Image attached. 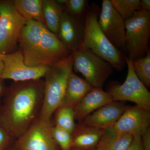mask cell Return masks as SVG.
Returning <instances> with one entry per match:
<instances>
[{
    "mask_svg": "<svg viewBox=\"0 0 150 150\" xmlns=\"http://www.w3.org/2000/svg\"><path fill=\"white\" fill-rule=\"evenodd\" d=\"M4 70L0 79L12 80L14 82L37 80L44 78L48 67H29L25 64L20 49L2 55Z\"/></svg>",
    "mask_w": 150,
    "mask_h": 150,
    "instance_id": "cell-10",
    "label": "cell"
},
{
    "mask_svg": "<svg viewBox=\"0 0 150 150\" xmlns=\"http://www.w3.org/2000/svg\"><path fill=\"white\" fill-rule=\"evenodd\" d=\"M7 87L5 84L4 80H0V107L1 105L3 97L4 96Z\"/></svg>",
    "mask_w": 150,
    "mask_h": 150,
    "instance_id": "cell-31",
    "label": "cell"
},
{
    "mask_svg": "<svg viewBox=\"0 0 150 150\" xmlns=\"http://www.w3.org/2000/svg\"><path fill=\"white\" fill-rule=\"evenodd\" d=\"M72 53L73 69L75 71L81 74L93 87L102 88L112 74V66L83 45Z\"/></svg>",
    "mask_w": 150,
    "mask_h": 150,
    "instance_id": "cell-4",
    "label": "cell"
},
{
    "mask_svg": "<svg viewBox=\"0 0 150 150\" xmlns=\"http://www.w3.org/2000/svg\"><path fill=\"white\" fill-rule=\"evenodd\" d=\"M100 8L93 3L85 17L84 37L83 45L120 71L126 65L123 52L112 45L100 27L98 18Z\"/></svg>",
    "mask_w": 150,
    "mask_h": 150,
    "instance_id": "cell-2",
    "label": "cell"
},
{
    "mask_svg": "<svg viewBox=\"0 0 150 150\" xmlns=\"http://www.w3.org/2000/svg\"><path fill=\"white\" fill-rule=\"evenodd\" d=\"M71 54L57 35L49 31L44 25L38 52V67H51Z\"/></svg>",
    "mask_w": 150,
    "mask_h": 150,
    "instance_id": "cell-13",
    "label": "cell"
},
{
    "mask_svg": "<svg viewBox=\"0 0 150 150\" xmlns=\"http://www.w3.org/2000/svg\"><path fill=\"white\" fill-rule=\"evenodd\" d=\"M52 137L56 144L59 145L62 150H71L72 145L71 134L54 125L51 128Z\"/></svg>",
    "mask_w": 150,
    "mask_h": 150,
    "instance_id": "cell-26",
    "label": "cell"
},
{
    "mask_svg": "<svg viewBox=\"0 0 150 150\" xmlns=\"http://www.w3.org/2000/svg\"><path fill=\"white\" fill-rule=\"evenodd\" d=\"M54 115L55 124L53 125L72 134L76 126L74 108L68 105H62L56 109Z\"/></svg>",
    "mask_w": 150,
    "mask_h": 150,
    "instance_id": "cell-22",
    "label": "cell"
},
{
    "mask_svg": "<svg viewBox=\"0 0 150 150\" xmlns=\"http://www.w3.org/2000/svg\"><path fill=\"white\" fill-rule=\"evenodd\" d=\"M104 130L84 125L76 126L71 134V148L81 150L93 149L102 137Z\"/></svg>",
    "mask_w": 150,
    "mask_h": 150,
    "instance_id": "cell-18",
    "label": "cell"
},
{
    "mask_svg": "<svg viewBox=\"0 0 150 150\" xmlns=\"http://www.w3.org/2000/svg\"><path fill=\"white\" fill-rule=\"evenodd\" d=\"M44 23L34 20L27 21L18 39L25 64L29 67H38V55Z\"/></svg>",
    "mask_w": 150,
    "mask_h": 150,
    "instance_id": "cell-11",
    "label": "cell"
},
{
    "mask_svg": "<svg viewBox=\"0 0 150 150\" xmlns=\"http://www.w3.org/2000/svg\"><path fill=\"white\" fill-rule=\"evenodd\" d=\"M141 138L144 150H150V128L141 136Z\"/></svg>",
    "mask_w": 150,
    "mask_h": 150,
    "instance_id": "cell-28",
    "label": "cell"
},
{
    "mask_svg": "<svg viewBox=\"0 0 150 150\" xmlns=\"http://www.w3.org/2000/svg\"><path fill=\"white\" fill-rule=\"evenodd\" d=\"M27 21L14 6L13 1L0 0V54L12 53Z\"/></svg>",
    "mask_w": 150,
    "mask_h": 150,
    "instance_id": "cell-7",
    "label": "cell"
},
{
    "mask_svg": "<svg viewBox=\"0 0 150 150\" xmlns=\"http://www.w3.org/2000/svg\"><path fill=\"white\" fill-rule=\"evenodd\" d=\"M73 53L67 58L48 67L44 78L43 103L39 118L51 121L58 108L62 105L68 77L72 71Z\"/></svg>",
    "mask_w": 150,
    "mask_h": 150,
    "instance_id": "cell-3",
    "label": "cell"
},
{
    "mask_svg": "<svg viewBox=\"0 0 150 150\" xmlns=\"http://www.w3.org/2000/svg\"><path fill=\"white\" fill-rule=\"evenodd\" d=\"M134 137L118 133L111 127L104 129L97 145L96 150H126L131 145Z\"/></svg>",
    "mask_w": 150,
    "mask_h": 150,
    "instance_id": "cell-19",
    "label": "cell"
},
{
    "mask_svg": "<svg viewBox=\"0 0 150 150\" xmlns=\"http://www.w3.org/2000/svg\"><path fill=\"white\" fill-rule=\"evenodd\" d=\"M101 5L98 18L100 29L113 46L126 52L125 20L115 10L110 0H103Z\"/></svg>",
    "mask_w": 150,
    "mask_h": 150,
    "instance_id": "cell-9",
    "label": "cell"
},
{
    "mask_svg": "<svg viewBox=\"0 0 150 150\" xmlns=\"http://www.w3.org/2000/svg\"><path fill=\"white\" fill-rule=\"evenodd\" d=\"M150 110L137 105L126 106L118 121L112 126L118 133L133 137L142 136L150 128Z\"/></svg>",
    "mask_w": 150,
    "mask_h": 150,
    "instance_id": "cell-12",
    "label": "cell"
},
{
    "mask_svg": "<svg viewBox=\"0 0 150 150\" xmlns=\"http://www.w3.org/2000/svg\"><path fill=\"white\" fill-rule=\"evenodd\" d=\"M115 10L123 19H129L140 10V0H110Z\"/></svg>",
    "mask_w": 150,
    "mask_h": 150,
    "instance_id": "cell-24",
    "label": "cell"
},
{
    "mask_svg": "<svg viewBox=\"0 0 150 150\" xmlns=\"http://www.w3.org/2000/svg\"><path fill=\"white\" fill-rule=\"evenodd\" d=\"M84 19L72 16L64 10L62 14L57 36L71 53L83 45Z\"/></svg>",
    "mask_w": 150,
    "mask_h": 150,
    "instance_id": "cell-14",
    "label": "cell"
},
{
    "mask_svg": "<svg viewBox=\"0 0 150 150\" xmlns=\"http://www.w3.org/2000/svg\"><path fill=\"white\" fill-rule=\"evenodd\" d=\"M15 139L5 129L0 126V150H6Z\"/></svg>",
    "mask_w": 150,
    "mask_h": 150,
    "instance_id": "cell-27",
    "label": "cell"
},
{
    "mask_svg": "<svg viewBox=\"0 0 150 150\" xmlns=\"http://www.w3.org/2000/svg\"><path fill=\"white\" fill-rule=\"evenodd\" d=\"M89 7L87 0H67L63 7L72 16L84 18Z\"/></svg>",
    "mask_w": 150,
    "mask_h": 150,
    "instance_id": "cell-25",
    "label": "cell"
},
{
    "mask_svg": "<svg viewBox=\"0 0 150 150\" xmlns=\"http://www.w3.org/2000/svg\"><path fill=\"white\" fill-rule=\"evenodd\" d=\"M93 88V87L86 81L72 71L67 79L62 105L74 108Z\"/></svg>",
    "mask_w": 150,
    "mask_h": 150,
    "instance_id": "cell-17",
    "label": "cell"
},
{
    "mask_svg": "<svg viewBox=\"0 0 150 150\" xmlns=\"http://www.w3.org/2000/svg\"><path fill=\"white\" fill-rule=\"evenodd\" d=\"M73 150H96V149H93L91 150H81V149H74Z\"/></svg>",
    "mask_w": 150,
    "mask_h": 150,
    "instance_id": "cell-34",
    "label": "cell"
},
{
    "mask_svg": "<svg viewBox=\"0 0 150 150\" xmlns=\"http://www.w3.org/2000/svg\"><path fill=\"white\" fill-rule=\"evenodd\" d=\"M6 150H16L15 149L14 147L13 146L11 148L8 147L7 149Z\"/></svg>",
    "mask_w": 150,
    "mask_h": 150,
    "instance_id": "cell-33",
    "label": "cell"
},
{
    "mask_svg": "<svg viewBox=\"0 0 150 150\" xmlns=\"http://www.w3.org/2000/svg\"><path fill=\"white\" fill-rule=\"evenodd\" d=\"M126 107L122 102L112 101L100 108L81 122L86 126L104 130L114 126Z\"/></svg>",
    "mask_w": 150,
    "mask_h": 150,
    "instance_id": "cell-15",
    "label": "cell"
},
{
    "mask_svg": "<svg viewBox=\"0 0 150 150\" xmlns=\"http://www.w3.org/2000/svg\"><path fill=\"white\" fill-rule=\"evenodd\" d=\"M2 55L0 54V78L2 74L3 70H4V63H3L2 59ZM1 80V79H0Z\"/></svg>",
    "mask_w": 150,
    "mask_h": 150,
    "instance_id": "cell-32",
    "label": "cell"
},
{
    "mask_svg": "<svg viewBox=\"0 0 150 150\" xmlns=\"http://www.w3.org/2000/svg\"><path fill=\"white\" fill-rule=\"evenodd\" d=\"M52 121L38 117L13 145L16 150H57L51 133Z\"/></svg>",
    "mask_w": 150,
    "mask_h": 150,
    "instance_id": "cell-8",
    "label": "cell"
},
{
    "mask_svg": "<svg viewBox=\"0 0 150 150\" xmlns=\"http://www.w3.org/2000/svg\"><path fill=\"white\" fill-rule=\"evenodd\" d=\"M128 73L123 83L111 84L107 91L112 101H129L144 109L150 110V93L134 71L132 60L126 56Z\"/></svg>",
    "mask_w": 150,
    "mask_h": 150,
    "instance_id": "cell-6",
    "label": "cell"
},
{
    "mask_svg": "<svg viewBox=\"0 0 150 150\" xmlns=\"http://www.w3.org/2000/svg\"><path fill=\"white\" fill-rule=\"evenodd\" d=\"M140 10L150 12V0H140Z\"/></svg>",
    "mask_w": 150,
    "mask_h": 150,
    "instance_id": "cell-30",
    "label": "cell"
},
{
    "mask_svg": "<svg viewBox=\"0 0 150 150\" xmlns=\"http://www.w3.org/2000/svg\"><path fill=\"white\" fill-rule=\"evenodd\" d=\"M42 11L44 24L47 29L58 35L59 23L64 9L54 0H42Z\"/></svg>",
    "mask_w": 150,
    "mask_h": 150,
    "instance_id": "cell-20",
    "label": "cell"
},
{
    "mask_svg": "<svg viewBox=\"0 0 150 150\" xmlns=\"http://www.w3.org/2000/svg\"><path fill=\"white\" fill-rule=\"evenodd\" d=\"M126 150H144L142 146L141 136L134 137L130 146Z\"/></svg>",
    "mask_w": 150,
    "mask_h": 150,
    "instance_id": "cell-29",
    "label": "cell"
},
{
    "mask_svg": "<svg viewBox=\"0 0 150 150\" xmlns=\"http://www.w3.org/2000/svg\"><path fill=\"white\" fill-rule=\"evenodd\" d=\"M134 71L147 88L150 87V51L143 58L132 60Z\"/></svg>",
    "mask_w": 150,
    "mask_h": 150,
    "instance_id": "cell-23",
    "label": "cell"
},
{
    "mask_svg": "<svg viewBox=\"0 0 150 150\" xmlns=\"http://www.w3.org/2000/svg\"><path fill=\"white\" fill-rule=\"evenodd\" d=\"M112 101V98L108 92L102 88H93L74 108L75 119L81 122L100 108Z\"/></svg>",
    "mask_w": 150,
    "mask_h": 150,
    "instance_id": "cell-16",
    "label": "cell"
},
{
    "mask_svg": "<svg viewBox=\"0 0 150 150\" xmlns=\"http://www.w3.org/2000/svg\"><path fill=\"white\" fill-rule=\"evenodd\" d=\"M125 22L128 57L131 60L143 58L150 51V12L137 11Z\"/></svg>",
    "mask_w": 150,
    "mask_h": 150,
    "instance_id": "cell-5",
    "label": "cell"
},
{
    "mask_svg": "<svg viewBox=\"0 0 150 150\" xmlns=\"http://www.w3.org/2000/svg\"><path fill=\"white\" fill-rule=\"evenodd\" d=\"M44 81L14 82L8 87L0 107V126L15 139L39 117L43 103Z\"/></svg>",
    "mask_w": 150,
    "mask_h": 150,
    "instance_id": "cell-1",
    "label": "cell"
},
{
    "mask_svg": "<svg viewBox=\"0 0 150 150\" xmlns=\"http://www.w3.org/2000/svg\"><path fill=\"white\" fill-rule=\"evenodd\" d=\"M16 9L27 21L42 22L44 24L42 11V0H15Z\"/></svg>",
    "mask_w": 150,
    "mask_h": 150,
    "instance_id": "cell-21",
    "label": "cell"
}]
</instances>
